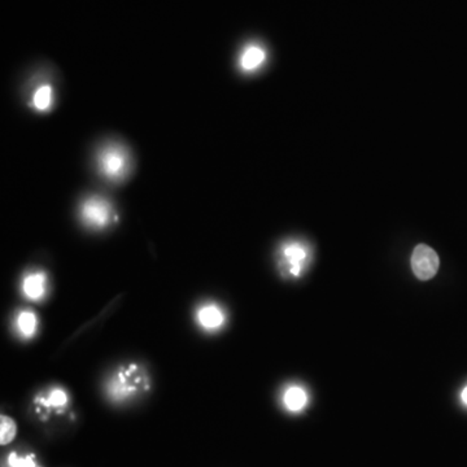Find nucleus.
<instances>
[{
  "label": "nucleus",
  "instance_id": "nucleus-1",
  "mask_svg": "<svg viewBox=\"0 0 467 467\" xmlns=\"http://www.w3.org/2000/svg\"><path fill=\"white\" fill-rule=\"evenodd\" d=\"M150 389V378L141 365L132 362L118 368L106 384L108 397L115 403H124L141 396Z\"/></svg>",
  "mask_w": 467,
  "mask_h": 467
},
{
  "label": "nucleus",
  "instance_id": "nucleus-2",
  "mask_svg": "<svg viewBox=\"0 0 467 467\" xmlns=\"http://www.w3.org/2000/svg\"><path fill=\"white\" fill-rule=\"evenodd\" d=\"M97 162L100 173L111 181H120L130 168L129 155L124 147L118 144H109L100 151Z\"/></svg>",
  "mask_w": 467,
  "mask_h": 467
},
{
  "label": "nucleus",
  "instance_id": "nucleus-3",
  "mask_svg": "<svg viewBox=\"0 0 467 467\" xmlns=\"http://www.w3.org/2000/svg\"><path fill=\"white\" fill-rule=\"evenodd\" d=\"M310 260L308 246L298 240L286 242L279 252V266L288 278H299Z\"/></svg>",
  "mask_w": 467,
  "mask_h": 467
},
{
  "label": "nucleus",
  "instance_id": "nucleus-4",
  "mask_svg": "<svg viewBox=\"0 0 467 467\" xmlns=\"http://www.w3.org/2000/svg\"><path fill=\"white\" fill-rule=\"evenodd\" d=\"M81 220L83 221L88 228L92 229H104L115 220V212L112 205L103 197H88L81 205Z\"/></svg>",
  "mask_w": 467,
  "mask_h": 467
},
{
  "label": "nucleus",
  "instance_id": "nucleus-5",
  "mask_svg": "<svg viewBox=\"0 0 467 467\" xmlns=\"http://www.w3.org/2000/svg\"><path fill=\"white\" fill-rule=\"evenodd\" d=\"M71 397L69 393L62 387L50 388L44 393H41L36 397L34 405H36V414L42 419H47L50 415L60 414L67 410L69 406Z\"/></svg>",
  "mask_w": 467,
  "mask_h": 467
},
{
  "label": "nucleus",
  "instance_id": "nucleus-6",
  "mask_svg": "<svg viewBox=\"0 0 467 467\" xmlns=\"http://www.w3.org/2000/svg\"><path fill=\"white\" fill-rule=\"evenodd\" d=\"M440 260L438 253L426 244H419L414 248L412 255V269L415 277L421 281H428L435 277L439 270Z\"/></svg>",
  "mask_w": 467,
  "mask_h": 467
},
{
  "label": "nucleus",
  "instance_id": "nucleus-7",
  "mask_svg": "<svg viewBox=\"0 0 467 467\" xmlns=\"http://www.w3.org/2000/svg\"><path fill=\"white\" fill-rule=\"evenodd\" d=\"M197 323L207 331H216L226 322L225 312L217 304H205L197 310Z\"/></svg>",
  "mask_w": 467,
  "mask_h": 467
},
{
  "label": "nucleus",
  "instance_id": "nucleus-8",
  "mask_svg": "<svg viewBox=\"0 0 467 467\" xmlns=\"http://www.w3.org/2000/svg\"><path fill=\"white\" fill-rule=\"evenodd\" d=\"M47 290H48V279L43 272L27 274L22 281L24 296L30 301L43 300Z\"/></svg>",
  "mask_w": 467,
  "mask_h": 467
},
{
  "label": "nucleus",
  "instance_id": "nucleus-9",
  "mask_svg": "<svg viewBox=\"0 0 467 467\" xmlns=\"http://www.w3.org/2000/svg\"><path fill=\"white\" fill-rule=\"evenodd\" d=\"M283 404L292 413H299L308 404V393L300 386H290L283 393Z\"/></svg>",
  "mask_w": 467,
  "mask_h": 467
},
{
  "label": "nucleus",
  "instance_id": "nucleus-10",
  "mask_svg": "<svg viewBox=\"0 0 467 467\" xmlns=\"http://www.w3.org/2000/svg\"><path fill=\"white\" fill-rule=\"evenodd\" d=\"M265 59L266 53L264 48L257 44H251L246 47L240 56V67L243 71H253L264 64Z\"/></svg>",
  "mask_w": 467,
  "mask_h": 467
},
{
  "label": "nucleus",
  "instance_id": "nucleus-11",
  "mask_svg": "<svg viewBox=\"0 0 467 467\" xmlns=\"http://www.w3.org/2000/svg\"><path fill=\"white\" fill-rule=\"evenodd\" d=\"M16 328L18 335L24 339H30L36 335L38 331V317L32 310H22L16 318Z\"/></svg>",
  "mask_w": 467,
  "mask_h": 467
},
{
  "label": "nucleus",
  "instance_id": "nucleus-12",
  "mask_svg": "<svg viewBox=\"0 0 467 467\" xmlns=\"http://www.w3.org/2000/svg\"><path fill=\"white\" fill-rule=\"evenodd\" d=\"M18 433L16 422L9 418L8 415H1L0 418V442L1 445H7L15 439Z\"/></svg>",
  "mask_w": 467,
  "mask_h": 467
},
{
  "label": "nucleus",
  "instance_id": "nucleus-13",
  "mask_svg": "<svg viewBox=\"0 0 467 467\" xmlns=\"http://www.w3.org/2000/svg\"><path fill=\"white\" fill-rule=\"evenodd\" d=\"M7 467H42L39 465L36 454L27 453L20 454L18 452H12L7 459Z\"/></svg>",
  "mask_w": 467,
  "mask_h": 467
},
{
  "label": "nucleus",
  "instance_id": "nucleus-14",
  "mask_svg": "<svg viewBox=\"0 0 467 467\" xmlns=\"http://www.w3.org/2000/svg\"><path fill=\"white\" fill-rule=\"evenodd\" d=\"M51 102H53V90L50 86L44 85L36 90L33 103L38 111H42V112L47 111L51 106Z\"/></svg>",
  "mask_w": 467,
  "mask_h": 467
},
{
  "label": "nucleus",
  "instance_id": "nucleus-15",
  "mask_svg": "<svg viewBox=\"0 0 467 467\" xmlns=\"http://www.w3.org/2000/svg\"><path fill=\"white\" fill-rule=\"evenodd\" d=\"M461 398H462V403L467 406V386L462 389V392H461Z\"/></svg>",
  "mask_w": 467,
  "mask_h": 467
}]
</instances>
